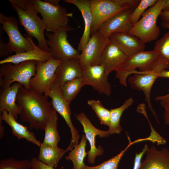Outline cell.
<instances>
[{"instance_id": "obj_3", "label": "cell", "mask_w": 169, "mask_h": 169, "mask_svg": "<svg viewBox=\"0 0 169 169\" xmlns=\"http://www.w3.org/2000/svg\"><path fill=\"white\" fill-rule=\"evenodd\" d=\"M93 20L91 35L97 32L101 24L118 13L134 9L139 0H90Z\"/></svg>"}, {"instance_id": "obj_23", "label": "cell", "mask_w": 169, "mask_h": 169, "mask_svg": "<svg viewBox=\"0 0 169 169\" xmlns=\"http://www.w3.org/2000/svg\"><path fill=\"white\" fill-rule=\"evenodd\" d=\"M65 2L72 4L80 11L84 22V29L78 45V50L82 51L91 37V30L93 23V15L89 0H65Z\"/></svg>"}, {"instance_id": "obj_2", "label": "cell", "mask_w": 169, "mask_h": 169, "mask_svg": "<svg viewBox=\"0 0 169 169\" xmlns=\"http://www.w3.org/2000/svg\"><path fill=\"white\" fill-rule=\"evenodd\" d=\"M9 1L17 13L20 24L26 32L25 35L35 38L38 41V47L49 52V48L44 35V31L46 29L45 25L42 19L38 16V11L29 0H9Z\"/></svg>"}, {"instance_id": "obj_6", "label": "cell", "mask_w": 169, "mask_h": 169, "mask_svg": "<svg viewBox=\"0 0 169 169\" xmlns=\"http://www.w3.org/2000/svg\"><path fill=\"white\" fill-rule=\"evenodd\" d=\"M36 61H30L17 65L8 63L0 68L1 90L9 87L13 83L18 82L26 89L30 90V82L36 74Z\"/></svg>"}, {"instance_id": "obj_9", "label": "cell", "mask_w": 169, "mask_h": 169, "mask_svg": "<svg viewBox=\"0 0 169 169\" xmlns=\"http://www.w3.org/2000/svg\"><path fill=\"white\" fill-rule=\"evenodd\" d=\"M29 1L42 16L47 32L54 33L69 26V17H71L73 14L68 13L65 8L59 4H51L45 0H29Z\"/></svg>"}, {"instance_id": "obj_27", "label": "cell", "mask_w": 169, "mask_h": 169, "mask_svg": "<svg viewBox=\"0 0 169 169\" xmlns=\"http://www.w3.org/2000/svg\"><path fill=\"white\" fill-rule=\"evenodd\" d=\"M133 103V99L132 97H130L126 100L120 107L110 110V123L107 130L110 135L119 133L122 130L120 124L121 117L124 111Z\"/></svg>"}, {"instance_id": "obj_16", "label": "cell", "mask_w": 169, "mask_h": 169, "mask_svg": "<svg viewBox=\"0 0 169 169\" xmlns=\"http://www.w3.org/2000/svg\"><path fill=\"white\" fill-rule=\"evenodd\" d=\"M108 76L103 66L99 64L84 69L82 77L85 85L91 86L100 94L109 96L111 93V87Z\"/></svg>"}, {"instance_id": "obj_36", "label": "cell", "mask_w": 169, "mask_h": 169, "mask_svg": "<svg viewBox=\"0 0 169 169\" xmlns=\"http://www.w3.org/2000/svg\"><path fill=\"white\" fill-rule=\"evenodd\" d=\"M160 102V105L164 109L163 118L165 124L169 125V99L162 100Z\"/></svg>"}, {"instance_id": "obj_4", "label": "cell", "mask_w": 169, "mask_h": 169, "mask_svg": "<svg viewBox=\"0 0 169 169\" xmlns=\"http://www.w3.org/2000/svg\"><path fill=\"white\" fill-rule=\"evenodd\" d=\"M0 23L1 28L7 34L9 41L5 43L0 37V57H8L14 52L18 54L33 49L30 42L23 36L19 30L18 22L13 16L7 17L0 13Z\"/></svg>"}, {"instance_id": "obj_39", "label": "cell", "mask_w": 169, "mask_h": 169, "mask_svg": "<svg viewBox=\"0 0 169 169\" xmlns=\"http://www.w3.org/2000/svg\"><path fill=\"white\" fill-rule=\"evenodd\" d=\"M162 11L169 12V0H164Z\"/></svg>"}, {"instance_id": "obj_14", "label": "cell", "mask_w": 169, "mask_h": 169, "mask_svg": "<svg viewBox=\"0 0 169 169\" xmlns=\"http://www.w3.org/2000/svg\"><path fill=\"white\" fill-rule=\"evenodd\" d=\"M75 115L76 119L82 125L85 137L90 145V149L88 152V161L94 164L96 157L102 155L103 152V150L100 146L97 148L95 146V136H99L100 137H105L110 134L108 131L101 130L95 127L83 112Z\"/></svg>"}, {"instance_id": "obj_38", "label": "cell", "mask_w": 169, "mask_h": 169, "mask_svg": "<svg viewBox=\"0 0 169 169\" xmlns=\"http://www.w3.org/2000/svg\"><path fill=\"white\" fill-rule=\"evenodd\" d=\"M160 16L162 21L169 23V12L162 11Z\"/></svg>"}, {"instance_id": "obj_5", "label": "cell", "mask_w": 169, "mask_h": 169, "mask_svg": "<svg viewBox=\"0 0 169 169\" xmlns=\"http://www.w3.org/2000/svg\"><path fill=\"white\" fill-rule=\"evenodd\" d=\"M164 3V0H157L153 6L145 12L128 33L138 38L145 44L156 40L160 32L157 20L162 11Z\"/></svg>"}, {"instance_id": "obj_29", "label": "cell", "mask_w": 169, "mask_h": 169, "mask_svg": "<svg viewBox=\"0 0 169 169\" xmlns=\"http://www.w3.org/2000/svg\"><path fill=\"white\" fill-rule=\"evenodd\" d=\"M84 85L82 77L76 79L65 83L60 88L61 92L64 98L70 103Z\"/></svg>"}, {"instance_id": "obj_22", "label": "cell", "mask_w": 169, "mask_h": 169, "mask_svg": "<svg viewBox=\"0 0 169 169\" xmlns=\"http://www.w3.org/2000/svg\"><path fill=\"white\" fill-rule=\"evenodd\" d=\"M23 86L18 82H14L9 87L0 91V114L6 111L16 119L18 118L21 109L17 104L16 99L18 90Z\"/></svg>"}, {"instance_id": "obj_34", "label": "cell", "mask_w": 169, "mask_h": 169, "mask_svg": "<svg viewBox=\"0 0 169 169\" xmlns=\"http://www.w3.org/2000/svg\"><path fill=\"white\" fill-rule=\"evenodd\" d=\"M154 50L159 56L169 61V30L155 42Z\"/></svg>"}, {"instance_id": "obj_19", "label": "cell", "mask_w": 169, "mask_h": 169, "mask_svg": "<svg viewBox=\"0 0 169 169\" xmlns=\"http://www.w3.org/2000/svg\"><path fill=\"white\" fill-rule=\"evenodd\" d=\"M24 35L32 44L33 49L26 52L9 56L1 60L0 64L10 63L17 65L23 62L30 61L45 62L52 58L49 52L40 49L34 44L31 37L25 34Z\"/></svg>"}, {"instance_id": "obj_37", "label": "cell", "mask_w": 169, "mask_h": 169, "mask_svg": "<svg viewBox=\"0 0 169 169\" xmlns=\"http://www.w3.org/2000/svg\"><path fill=\"white\" fill-rule=\"evenodd\" d=\"M169 78V70H165L162 71L159 75V78ZM169 99V93L165 95L158 96L155 98L157 101H161L164 100Z\"/></svg>"}, {"instance_id": "obj_20", "label": "cell", "mask_w": 169, "mask_h": 169, "mask_svg": "<svg viewBox=\"0 0 169 169\" xmlns=\"http://www.w3.org/2000/svg\"><path fill=\"white\" fill-rule=\"evenodd\" d=\"M109 38L127 57L144 50L145 47L138 38L129 33H114Z\"/></svg>"}, {"instance_id": "obj_41", "label": "cell", "mask_w": 169, "mask_h": 169, "mask_svg": "<svg viewBox=\"0 0 169 169\" xmlns=\"http://www.w3.org/2000/svg\"><path fill=\"white\" fill-rule=\"evenodd\" d=\"M46 2L53 5H59L60 0H44Z\"/></svg>"}, {"instance_id": "obj_18", "label": "cell", "mask_w": 169, "mask_h": 169, "mask_svg": "<svg viewBox=\"0 0 169 169\" xmlns=\"http://www.w3.org/2000/svg\"><path fill=\"white\" fill-rule=\"evenodd\" d=\"M127 57L110 40L102 53L100 64L103 66L106 75L108 76L111 72L117 70Z\"/></svg>"}, {"instance_id": "obj_28", "label": "cell", "mask_w": 169, "mask_h": 169, "mask_svg": "<svg viewBox=\"0 0 169 169\" xmlns=\"http://www.w3.org/2000/svg\"><path fill=\"white\" fill-rule=\"evenodd\" d=\"M86 141L85 136L83 134L80 142L75 145L65 157L66 160H70L72 162L73 169H83L85 165L84 161L88 154L85 151Z\"/></svg>"}, {"instance_id": "obj_31", "label": "cell", "mask_w": 169, "mask_h": 169, "mask_svg": "<svg viewBox=\"0 0 169 169\" xmlns=\"http://www.w3.org/2000/svg\"><path fill=\"white\" fill-rule=\"evenodd\" d=\"M87 103L95 112L100 123L109 126L110 123V110L105 108L99 100H90Z\"/></svg>"}, {"instance_id": "obj_25", "label": "cell", "mask_w": 169, "mask_h": 169, "mask_svg": "<svg viewBox=\"0 0 169 169\" xmlns=\"http://www.w3.org/2000/svg\"><path fill=\"white\" fill-rule=\"evenodd\" d=\"M38 159L44 163L56 168L59 161L66 153V150L41 143Z\"/></svg>"}, {"instance_id": "obj_15", "label": "cell", "mask_w": 169, "mask_h": 169, "mask_svg": "<svg viewBox=\"0 0 169 169\" xmlns=\"http://www.w3.org/2000/svg\"><path fill=\"white\" fill-rule=\"evenodd\" d=\"M134 9L126 10L114 16L103 23L97 32L105 38H109L115 33H128L133 26L130 18Z\"/></svg>"}, {"instance_id": "obj_11", "label": "cell", "mask_w": 169, "mask_h": 169, "mask_svg": "<svg viewBox=\"0 0 169 169\" xmlns=\"http://www.w3.org/2000/svg\"><path fill=\"white\" fill-rule=\"evenodd\" d=\"M62 61L52 57L45 62L36 61V74L30 80V89L49 97L56 71Z\"/></svg>"}, {"instance_id": "obj_7", "label": "cell", "mask_w": 169, "mask_h": 169, "mask_svg": "<svg viewBox=\"0 0 169 169\" xmlns=\"http://www.w3.org/2000/svg\"><path fill=\"white\" fill-rule=\"evenodd\" d=\"M169 69V61L159 55L149 71L145 73L140 72L134 74L129 77L128 79L132 88L143 91L148 108L157 122H159L157 117L151 103V90L154 82L157 78H159L160 74L163 71Z\"/></svg>"}, {"instance_id": "obj_10", "label": "cell", "mask_w": 169, "mask_h": 169, "mask_svg": "<svg viewBox=\"0 0 169 169\" xmlns=\"http://www.w3.org/2000/svg\"><path fill=\"white\" fill-rule=\"evenodd\" d=\"M74 29L69 26L54 33H45V35L48 38L46 41L49 52L53 59L61 60L71 58L79 60V51L73 47L68 40L67 32Z\"/></svg>"}, {"instance_id": "obj_35", "label": "cell", "mask_w": 169, "mask_h": 169, "mask_svg": "<svg viewBox=\"0 0 169 169\" xmlns=\"http://www.w3.org/2000/svg\"><path fill=\"white\" fill-rule=\"evenodd\" d=\"M31 161V169H54L52 166L47 165L35 157L32 158Z\"/></svg>"}, {"instance_id": "obj_24", "label": "cell", "mask_w": 169, "mask_h": 169, "mask_svg": "<svg viewBox=\"0 0 169 169\" xmlns=\"http://www.w3.org/2000/svg\"><path fill=\"white\" fill-rule=\"evenodd\" d=\"M0 118L11 127L12 134L18 139H24L40 147L41 143L37 139L34 134L26 126L18 123L16 119L7 111H3L0 114Z\"/></svg>"}, {"instance_id": "obj_12", "label": "cell", "mask_w": 169, "mask_h": 169, "mask_svg": "<svg viewBox=\"0 0 169 169\" xmlns=\"http://www.w3.org/2000/svg\"><path fill=\"white\" fill-rule=\"evenodd\" d=\"M49 97L51 99V103L53 108L63 118L70 129L71 134V141L66 150L67 151H71L75 145L79 143L80 136L73 125L71 119L70 103L64 98L61 92L60 87L54 83L52 84L50 89Z\"/></svg>"}, {"instance_id": "obj_40", "label": "cell", "mask_w": 169, "mask_h": 169, "mask_svg": "<svg viewBox=\"0 0 169 169\" xmlns=\"http://www.w3.org/2000/svg\"><path fill=\"white\" fill-rule=\"evenodd\" d=\"M2 120L0 118V138L2 139L4 135V128L2 124Z\"/></svg>"}, {"instance_id": "obj_21", "label": "cell", "mask_w": 169, "mask_h": 169, "mask_svg": "<svg viewBox=\"0 0 169 169\" xmlns=\"http://www.w3.org/2000/svg\"><path fill=\"white\" fill-rule=\"evenodd\" d=\"M145 159L139 169H169V149L164 147L158 150L148 147Z\"/></svg>"}, {"instance_id": "obj_8", "label": "cell", "mask_w": 169, "mask_h": 169, "mask_svg": "<svg viewBox=\"0 0 169 169\" xmlns=\"http://www.w3.org/2000/svg\"><path fill=\"white\" fill-rule=\"evenodd\" d=\"M159 56L158 54L153 49L150 51L143 50L127 57L115 71V77L121 85L126 86L127 79L130 75L149 71Z\"/></svg>"}, {"instance_id": "obj_33", "label": "cell", "mask_w": 169, "mask_h": 169, "mask_svg": "<svg viewBox=\"0 0 169 169\" xmlns=\"http://www.w3.org/2000/svg\"><path fill=\"white\" fill-rule=\"evenodd\" d=\"M157 0H141L137 6L134 9L131 14L130 21L131 23L134 25L140 19V17L149 7L153 6Z\"/></svg>"}, {"instance_id": "obj_42", "label": "cell", "mask_w": 169, "mask_h": 169, "mask_svg": "<svg viewBox=\"0 0 169 169\" xmlns=\"http://www.w3.org/2000/svg\"><path fill=\"white\" fill-rule=\"evenodd\" d=\"M161 25L162 27L166 29H168L169 30V23L162 21Z\"/></svg>"}, {"instance_id": "obj_13", "label": "cell", "mask_w": 169, "mask_h": 169, "mask_svg": "<svg viewBox=\"0 0 169 169\" xmlns=\"http://www.w3.org/2000/svg\"><path fill=\"white\" fill-rule=\"evenodd\" d=\"M110 41L97 32L91 35L86 45L80 54L79 61L83 69L99 65L102 53Z\"/></svg>"}, {"instance_id": "obj_32", "label": "cell", "mask_w": 169, "mask_h": 169, "mask_svg": "<svg viewBox=\"0 0 169 169\" xmlns=\"http://www.w3.org/2000/svg\"><path fill=\"white\" fill-rule=\"evenodd\" d=\"M31 161L16 160L12 158L1 160L0 169H31Z\"/></svg>"}, {"instance_id": "obj_17", "label": "cell", "mask_w": 169, "mask_h": 169, "mask_svg": "<svg viewBox=\"0 0 169 169\" xmlns=\"http://www.w3.org/2000/svg\"><path fill=\"white\" fill-rule=\"evenodd\" d=\"M83 70L79 59L71 58L63 60L56 71L54 83L61 88L66 83L82 77Z\"/></svg>"}, {"instance_id": "obj_1", "label": "cell", "mask_w": 169, "mask_h": 169, "mask_svg": "<svg viewBox=\"0 0 169 169\" xmlns=\"http://www.w3.org/2000/svg\"><path fill=\"white\" fill-rule=\"evenodd\" d=\"M48 97L23 86L18 90L16 99L21 109L20 120L28 123L30 130H44L51 115L55 110Z\"/></svg>"}, {"instance_id": "obj_30", "label": "cell", "mask_w": 169, "mask_h": 169, "mask_svg": "<svg viewBox=\"0 0 169 169\" xmlns=\"http://www.w3.org/2000/svg\"><path fill=\"white\" fill-rule=\"evenodd\" d=\"M128 138L129 141V144L118 155L96 166H90L85 165L83 169H117L119 163L125 151L131 145L140 142L139 139L132 142L129 136H128Z\"/></svg>"}, {"instance_id": "obj_26", "label": "cell", "mask_w": 169, "mask_h": 169, "mask_svg": "<svg viewBox=\"0 0 169 169\" xmlns=\"http://www.w3.org/2000/svg\"><path fill=\"white\" fill-rule=\"evenodd\" d=\"M58 117L55 110L49 118L44 130L45 135L43 144L58 147L60 138L57 130Z\"/></svg>"}]
</instances>
